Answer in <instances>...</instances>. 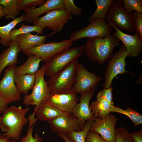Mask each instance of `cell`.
Segmentation results:
<instances>
[{
	"mask_svg": "<svg viewBox=\"0 0 142 142\" xmlns=\"http://www.w3.org/2000/svg\"><path fill=\"white\" fill-rule=\"evenodd\" d=\"M30 108L23 109L21 106H7L0 117V129L5 132L1 134L6 137L18 141L23 127L29 121L25 117Z\"/></svg>",
	"mask_w": 142,
	"mask_h": 142,
	"instance_id": "obj_1",
	"label": "cell"
},
{
	"mask_svg": "<svg viewBox=\"0 0 142 142\" xmlns=\"http://www.w3.org/2000/svg\"><path fill=\"white\" fill-rule=\"evenodd\" d=\"M120 42L118 38L111 34L103 38H89L84 45L85 53L90 60L102 65L112 55L114 48Z\"/></svg>",
	"mask_w": 142,
	"mask_h": 142,
	"instance_id": "obj_2",
	"label": "cell"
},
{
	"mask_svg": "<svg viewBox=\"0 0 142 142\" xmlns=\"http://www.w3.org/2000/svg\"><path fill=\"white\" fill-rule=\"evenodd\" d=\"M75 60L47 80L50 94L67 92L70 91L75 83L77 65Z\"/></svg>",
	"mask_w": 142,
	"mask_h": 142,
	"instance_id": "obj_3",
	"label": "cell"
},
{
	"mask_svg": "<svg viewBox=\"0 0 142 142\" xmlns=\"http://www.w3.org/2000/svg\"><path fill=\"white\" fill-rule=\"evenodd\" d=\"M84 53V45L69 48L59 53L45 63V75L50 78L53 76Z\"/></svg>",
	"mask_w": 142,
	"mask_h": 142,
	"instance_id": "obj_4",
	"label": "cell"
},
{
	"mask_svg": "<svg viewBox=\"0 0 142 142\" xmlns=\"http://www.w3.org/2000/svg\"><path fill=\"white\" fill-rule=\"evenodd\" d=\"M108 23H113L117 28L129 33H135L131 14L125 11L123 0H115L111 5L106 13L105 20Z\"/></svg>",
	"mask_w": 142,
	"mask_h": 142,
	"instance_id": "obj_5",
	"label": "cell"
},
{
	"mask_svg": "<svg viewBox=\"0 0 142 142\" xmlns=\"http://www.w3.org/2000/svg\"><path fill=\"white\" fill-rule=\"evenodd\" d=\"M73 43L69 39L59 42L44 43L21 52L28 56L30 55L37 56L45 63L59 53L69 49Z\"/></svg>",
	"mask_w": 142,
	"mask_h": 142,
	"instance_id": "obj_6",
	"label": "cell"
},
{
	"mask_svg": "<svg viewBox=\"0 0 142 142\" xmlns=\"http://www.w3.org/2000/svg\"><path fill=\"white\" fill-rule=\"evenodd\" d=\"M45 73L44 65L35 73L36 80L31 93L24 97L23 103L26 106H36L42 101H46L49 97L50 89L44 79Z\"/></svg>",
	"mask_w": 142,
	"mask_h": 142,
	"instance_id": "obj_7",
	"label": "cell"
},
{
	"mask_svg": "<svg viewBox=\"0 0 142 142\" xmlns=\"http://www.w3.org/2000/svg\"><path fill=\"white\" fill-rule=\"evenodd\" d=\"M71 14L64 9H55L46 13L33 23L34 26L53 30L55 32L61 31L67 22L72 19Z\"/></svg>",
	"mask_w": 142,
	"mask_h": 142,
	"instance_id": "obj_8",
	"label": "cell"
},
{
	"mask_svg": "<svg viewBox=\"0 0 142 142\" xmlns=\"http://www.w3.org/2000/svg\"><path fill=\"white\" fill-rule=\"evenodd\" d=\"M127 56L125 47L122 45L118 51L113 54L110 58L104 77L105 80L102 85L104 88L110 87L113 80L118 74L129 73L125 69L126 58Z\"/></svg>",
	"mask_w": 142,
	"mask_h": 142,
	"instance_id": "obj_9",
	"label": "cell"
},
{
	"mask_svg": "<svg viewBox=\"0 0 142 142\" xmlns=\"http://www.w3.org/2000/svg\"><path fill=\"white\" fill-rule=\"evenodd\" d=\"M16 67L13 65L5 69L3 77L0 80V98L8 104L21 100L14 80Z\"/></svg>",
	"mask_w": 142,
	"mask_h": 142,
	"instance_id": "obj_10",
	"label": "cell"
},
{
	"mask_svg": "<svg viewBox=\"0 0 142 142\" xmlns=\"http://www.w3.org/2000/svg\"><path fill=\"white\" fill-rule=\"evenodd\" d=\"M112 30V27L105 20L94 21L90 22L86 27L73 32L69 39L73 42L83 38H103L110 34Z\"/></svg>",
	"mask_w": 142,
	"mask_h": 142,
	"instance_id": "obj_11",
	"label": "cell"
},
{
	"mask_svg": "<svg viewBox=\"0 0 142 142\" xmlns=\"http://www.w3.org/2000/svg\"><path fill=\"white\" fill-rule=\"evenodd\" d=\"M102 80L92 72L87 70L80 64H78L76 72L75 84L70 91L80 93L89 91L95 88Z\"/></svg>",
	"mask_w": 142,
	"mask_h": 142,
	"instance_id": "obj_12",
	"label": "cell"
},
{
	"mask_svg": "<svg viewBox=\"0 0 142 142\" xmlns=\"http://www.w3.org/2000/svg\"><path fill=\"white\" fill-rule=\"evenodd\" d=\"M52 131L67 135L73 131L81 130L79 121L72 113L64 112L63 114L47 121Z\"/></svg>",
	"mask_w": 142,
	"mask_h": 142,
	"instance_id": "obj_13",
	"label": "cell"
},
{
	"mask_svg": "<svg viewBox=\"0 0 142 142\" xmlns=\"http://www.w3.org/2000/svg\"><path fill=\"white\" fill-rule=\"evenodd\" d=\"M108 24L115 30L112 35L117 37L124 45L128 57H135L139 55L142 51V40L136 31L134 35L126 34L117 28L112 22Z\"/></svg>",
	"mask_w": 142,
	"mask_h": 142,
	"instance_id": "obj_14",
	"label": "cell"
},
{
	"mask_svg": "<svg viewBox=\"0 0 142 142\" xmlns=\"http://www.w3.org/2000/svg\"><path fill=\"white\" fill-rule=\"evenodd\" d=\"M118 120L116 116L111 114H109L104 119L96 118L90 130L97 133L108 142H115V126Z\"/></svg>",
	"mask_w": 142,
	"mask_h": 142,
	"instance_id": "obj_15",
	"label": "cell"
},
{
	"mask_svg": "<svg viewBox=\"0 0 142 142\" xmlns=\"http://www.w3.org/2000/svg\"><path fill=\"white\" fill-rule=\"evenodd\" d=\"M95 88L91 90L80 94V102L73 108L72 113L78 120L81 130L85 121L88 120L94 121L95 118L93 114L89 105L90 101L93 96Z\"/></svg>",
	"mask_w": 142,
	"mask_h": 142,
	"instance_id": "obj_16",
	"label": "cell"
},
{
	"mask_svg": "<svg viewBox=\"0 0 142 142\" xmlns=\"http://www.w3.org/2000/svg\"><path fill=\"white\" fill-rule=\"evenodd\" d=\"M78 100L76 94L70 91L65 93L50 94L46 102L63 112L72 113Z\"/></svg>",
	"mask_w": 142,
	"mask_h": 142,
	"instance_id": "obj_17",
	"label": "cell"
},
{
	"mask_svg": "<svg viewBox=\"0 0 142 142\" xmlns=\"http://www.w3.org/2000/svg\"><path fill=\"white\" fill-rule=\"evenodd\" d=\"M64 9V0H47L41 6L37 8H28L23 10L25 21L33 23L42 14L55 9Z\"/></svg>",
	"mask_w": 142,
	"mask_h": 142,
	"instance_id": "obj_18",
	"label": "cell"
},
{
	"mask_svg": "<svg viewBox=\"0 0 142 142\" xmlns=\"http://www.w3.org/2000/svg\"><path fill=\"white\" fill-rule=\"evenodd\" d=\"M21 51L18 42L15 40L12 42L8 48L2 51L0 54V76L6 67L18 63V55Z\"/></svg>",
	"mask_w": 142,
	"mask_h": 142,
	"instance_id": "obj_19",
	"label": "cell"
},
{
	"mask_svg": "<svg viewBox=\"0 0 142 142\" xmlns=\"http://www.w3.org/2000/svg\"><path fill=\"white\" fill-rule=\"evenodd\" d=\"M34 112L38 120L43 121H48L56 118L64 112L48 104L46 101H42L36 106Z\"/></svg>",
	"mask_w": 142,
	"mask_h": 142,
	"instance_id": "obj_20",
	"label": "cell"
},
{
	"mask_svg": "<svg viewBox=\"0 0 142 142\" xmlns=\"http://www.w3.org/2000/svg\"><path fill=\"white\" fill-rule=\"evenodd\" d=\"M38 34L33 35L31 33L21 34L17 36L15 40L18 42L22 51L44 43L46 37L50 35L40 36Z\"/></svg>",
	"mask_w": 142,
	"mask_h": 142,
	"instance_id": "obj_21",
	"label": "cell"
},
{
	"mask_svg": "<svg viewBox=\"0 0 142 142\" xmlns=\"http://www.w3.org/2000/svg\"><path fill=\"white\" fill-rule=\"evenodd\" d=\"M36 80L35 74L15 73L14 80L17 89L21 94L27 95L32 90Z\"/></svg>",
	"mask_w": 142,
	"mask_h": 142,
	"instance_id": "obj_22",
	"label": "cell"
},
{
	"mask_svg": "<svg viewBox=\"0 0 142 142\" xmlns=\"http://www.w3.org/2000/svg\"><path fill=\"white\" fill-rule=\"evenodd\" d=\"M96 100L91 103L90 107L95 118L104 119L109 114L112 105L106 99L102 98H96Z\"/></svg>",
	"mask_w": 142,
	"mask_h": 142,
	"instance_id": "obj_23",
	"label": "cell"
},
{
	"mask_svg": "<svg viewBox=\"0 0 142 142\" xmlns=\"http://www.w3.org/2000/svg\"><path fill=\"white\" fill-rule=\"evenodd\" d=\"M42 59L35 55H30L26 62L23 64L16 66L15 73L34 74L39 70L40 63Z\"/></svg>",
	"mask_w": 142,
	"mask_h": 142,
	"instance_id": "obj_24",
	"label": "cell"
},
{
	"mask_svg": "<svg viewBox=\"0 0 142 142\" xmlns=\"http://www.w3.org/2000/svg\"><path fill=\"white\" fill-rule=\"evenodd\" d=\"M24 14L13 19L7 24L0 26V43L4 46H9L12 42L9 37L11 31L19 23L25 21Z\"/></svg>",
	"mask_w": 142,
	"mask_h": 142,
	"instance_id": "obj_25",
	"label": "cell"
},
{
	"mask_svg": "<svg viewBox=\"0 0 142 142\" xmlns=\"http://www.w3.org/2000/svg\"><path fill=\"white\" fill-rule=\"evenodd\" d=\"M114 0H95L97 8L88 19L90 22L97 20H105L107 12Z\"/></svg>",
	"mask_w": 142,
	"mask_h": 142,
	"instance_id": "obj_26",
	"label": "cell"
},
{
	"mask_svg": "<svg viewBox=\"0 0 142 142\" xmlns=\"http://www.w3.org/2000/svg\"><path fill=\"white\" fill-rule=\"evenodd\" d=\"M18 0H0V6L5 15V19H13L19 14L18 7Z\"/></svg>",
	"mask_w": 142,
	"mask_h": 142,
	"instance_id": "obj_27",
	"label": "cell"
},
{
	"mask_svg": "<svg viewBox=\"0 0 142 142\" xmlns=\"http://www.w3.org/2000/svg\"><path fill=\"white\" fill-rule=\"evenodd\" d=\"M110 111V112H116L128 116L132 120L135 126L142 124V115L137 111L130 107H127L126 110H125L113 105Z\"/></svg>",
	"mask_w": 142,
	"mask_h": 142,
	"instance_id": "obj_28",
	"label": "cell"
},
{
	"mask_svg": "<svg viewBox=\"0 0 142 142\" xmlns=\"http://www.w3.org/2000/svg\"><path fill=\"white\" fill-rule=\"evenodd\" d=\"M44 28L38 26H29L22 23L20 28L17 29L14 28L11 31L9 37L12 42L15 40L17 36L21 34L35 32L38 34L41 35Z\"/></svg>",
	"mask_w": 142,
	"mask_h": 142,
	"instance_id": "obj_29",
	"label": "cell"
},
{
	"mask_svg": "<svg viewBox=\"0 0 142 142\" xmlns=\"http://www.w3.org/2000/svg\"><path fill=\"white\" fill-rule=\"evenodd\" d=\"M93 121V120H87L82 130L79 131H73L69 133L67 136L74 142H85L87 136Z\"/></svg>",
	"mask_w": 142,
	"mask_h": 142,
	"instance_id": "obj_30",
	"label": "cell"
},
{
	"mask_svg": "<svg viewBox=\"0 0 142 142\" xmlns=\"http://www.w3.org/2000/svg\"><path fill=\"white\" fill-rule=\"evenodd\" d=\"M35 113L33 112L32 114H30L28 118L29 120V126L28 128L27 134L22 138L20 142H43V140L40 137L37 133L33 136V129L35 123L38 120L35 117Z\"/></svg>",
	"mask_w": 142,
	"mask_h": 142,
	"instance_id": "obj_31",
	"label": "cell"
},
{
	"mask_svg": "<svg viewBox=\"0 0 142 142\" xmlns=\"http://www.w3.org/2000/svg\"><path fill=\"white\" fill-rule=\"evenodd\" d=\"M123 4L126 11L131 14L134 10L142 13V0H123Z\"/></svg>",
	"mask_w": 142,
	"mask_h": 142,
	"instance_id": "obj_32",
	"label": "cell"
},
{
	"mask_svg": "<svg viewBox=\"0 0 142 142\" xmlns=\"http://www.w3.org/2000/svg\"><path fill=\"white\" fill-rule=\"evenodd\" d=\"M115 142H135L131 133L123 127L115 128Z\"/></svg>",
	"mask_w": 142,
	"mask_h": 142,
	"instance_id": "obj_33",
	"label": "cell"
},
{
	"mask_svg": "<svg viewBox=\"0 0 142 142\" xmlns=\"http://www.w3.org/2000/svg\"><path fill=\"white\" fill-rule=\"evenodd\" d=\"M45 0H18V7L20 10L28 8H34L36 6H41L44 3Z\"/></svg>",
	"mask_w": 142,
	"mask_h": 142,
	"instance_id": "obj_34",
	"label": "cell"
},
{
	"mask_svg": "<svg viewBox=\"0 0 142 142\" xmlns=\"http://www.w3.org/2000/svg\"><path fill=\"white\" fill-rule=\"evenodd\" d=\"M133 23L138 32L140 38L142 40V14L135 12L131 14Z\"/></svg>",
	"mask_w": 142,
	"mask_h": 142,
	"instance_id": "obj_35",
	"label": "cell"
},
{
	"mask_svg": "<svg viewBox=\"0 0 142 142\" xmlns=\"http://www.w3.org/2000/svg\"><path fill=\"white\" fill-rule=\"evenodd\" d=\"M74 0H64V7L67 12L77 16H80L82 13V9L77 7L74 4Z\"/></svg>",
	"mask_w": 142,
	"mask_h": 142,
	"instance_id": "obj_36",
	"label": "cell"
},
{
	"mask_svg": "<svg viewBox=\"0 0 142 142\" xmlns=\"http://www.w3.org/2000/svg\"><path fill=\"white\" fill-rule=\"evenodd\" d=\"M113 88L112 87L107 88H104L98 93L96 98H102L108 101L110 104L114 105L112 91Z\"/></svg>",
	"mask_w": 142,
	"mask_h": 142,
	"instance_id": "obj_37",
	"label": "cell"
},
{
	"mask_svg": "<svg viewBox=\"0 0 142 142\" xmlns=\"http://www.w3.org/2000/svg\"><path fill=\"white\" fill-rule=\"evenodd\" d=\"M85 142H109L104 139L97 133L89 131L87 136Z\"/></svg>",
	"mask_w": 142,
	"mask_h": 142,
	"instance_id": "obj_38",
	"label": "cell"
},
{
	"mask_svg": "<svg viewBox=\"0 0 142 142\" xmlns=\"http://www.w3.org/2000/svg\"><path fill=\"white\" fill-rule=\"evenodd\" d=\"M131 135L135 142H142V130L141 129L131 133Z\"/></svg>",
	"mask_w": 142,
	"mask_h": 142,
	"instance_id": "obj_39",
	"label": "cell"
},
{
	"mask_svg": "<svg viewBox=\"0 0 142 142\" xmlns=\"http://www.w3.org/2000/svg\"><path fill=\"white\" fill-rule=\"evenodd\" d=\"M8 104L0 98V114L3 113Z\"/></svg>",
	"mask_w": 142,
	"mask_h": 142,
	"instance_id": "obj_40",
	"label": "cell"
},
{
	"mask_svg": "<svg viewBox=\"0 0 142 142\" xmlns=\"http://www.w3.org/2000/svg\"><path fill=\"white\" fill-rule=\"evenodd\" d=\"M0 142H17V141L8 138L1 134H0Z\"/></svg>",
	"mask_w": 142,
	"mask_h": 142,
	"instance_id": "obj_41",
	"label": "cell"
},
{
	"mask_svg": "<svg viewBox=\"0 0 142 142\" xmlns=\"http://www.w3.org/2000/svg\"><path fill=\"white\" fill-rule=\"evenodd\" d=\"M58 135L61 137L65 142H74L69 139L68 138L67 135L61 134H58Z\"/></svg>",
	"mask_w": 142,
	"mask_h": 142,
	"instance_id": "obj_42",
	"label": "cell"
},
{
	"mask_svg": "<svg viewBox=\"0 0 142 142\" xmlns=\"http://www.w3.org/2000/svg\"><path fill=\"white\" fill-rule=\"evenodd\" d=\"M4 16H5L0 6V20L1 18Z\"/></svg>",
	"mask_w": 142,
	"mask_h": 142,
	"instance_id": "obj_43",
	"label": "cell"
}]
</instances>
